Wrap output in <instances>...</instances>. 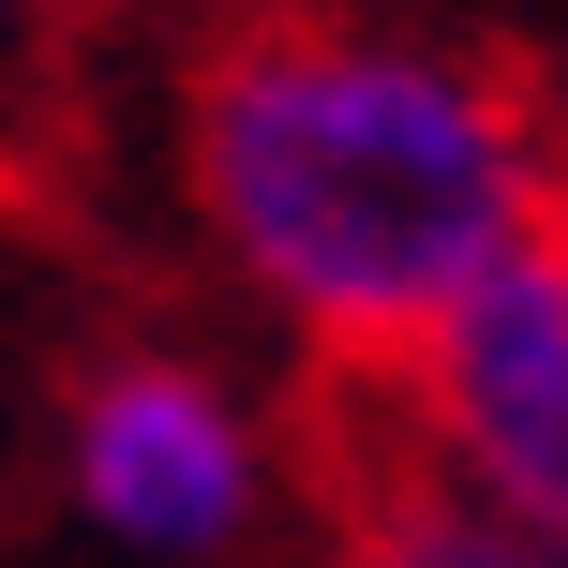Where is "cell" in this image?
<instances>
[{
  "label": "cell",
  "mask_w": 568,
  "mask_h": 568,
  "mask_svg": "<svg viewBox=\"0 0 568 568\" xmlns=\"http://www.w3.org/2000/svg\"><path fill=\"white\" fill-rule=\"evenodd\" d=\"M195 225L314 359L404 374L479 284L568 240V165L509 75L344 16H255L180 90Z\"/></svg>",
  "instance_id": "6da1fadb"
},
{
  "label": "cell",
  "mask_w": 568,
  "mask_h": 568,
  "mask_svg": "<svg viewBox=\"0 0 568 568\" xmlns=\"http://www.w3.org/2000/svg\"><path fill=\"white\" fill-rule=\"evenodd\" d=\"M344 554L359 568H568V539H524V524H494V509H464L434 464H359L344 479Z\"/></svg>",
  "instance_id": "277c9868"
},
{
  "label": "cell",
  "mask_w": 568,
  "mask_h": 568,
  "mask_svg": "<svg viewBox=\"0 0 568 568\" xmlns=\"http://www.w3.org/2000/svg\"><path fill=\"white\" fill-rule=\"evenodd\" d=\"M60 464H75V509L135 554H225V539H255V494H270L255 419L195 359H105L75 389Z\"/></svg>",
  "instance_id": "3957f363"
},
{
  "label": "cell",
  "mask_w": 568,
  "mask_h": 568,
  "mask_svg": "<svg viewBox=\"0 0 568 568\" xmlns=\"http://www.w3.org/2000/svg\"><path fill=\"white\" fill-rule=\"evenodd\" d=\"M389 449L434 464L464 509L568 539V240H539L509 284H479L389 374Z\"/></svg>",
  "instance_id": "7a4b0ae2"
},
{
  "label": "cell",
  "mask_w": 568,
  "mask_h": 568,
  "mask_svg": "<svg viewBox=\"0 0 568 568\" xmlns=\"http://www.w3.org/2000/svg\"><path fill=\"white\" fill-rule=\"evenodd\" d=\"M0 30H16V0H0Z\"/></svg>",
  "instance_id": "5b68a950"
}]
</instances>
